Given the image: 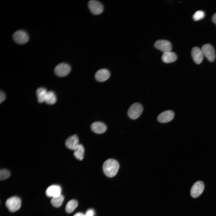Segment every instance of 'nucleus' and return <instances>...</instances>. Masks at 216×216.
Wrapping results in <instances>:
<instances>
[{
	"label": "nucleus",
	"instance_id": "20e7f679",
	"mask_svg": "<svg viewBox=\"0 0 216 216\" xmlns=\"http://www.w3.org/2000/svg\"><path fill=\"white\" fill-rule=\"evenodd\" d=\"M13 38L16 43L19 44H24L29 40V37L27 32L21 30L15 32L13 35Z\"/></svg>",
	"mask_w": 216,
	"mask_h": 216
},
{
	"label": "nucleus",
	"instance_id": "6ab92c4d",
	"mask_svg": "<svg viewBox=\"0 0 216 216\" xmlns=\"http://www.w3.org/2000/svg\"><path fill=\"white\" fill-rule=\"evenodd\" d=\"M57 98L54 92L51 91L47 92L46 96L45 102L49 105H52L56 102Z\"/></svg>",
	"mask_w": 216,
	"mask_h": 216
},
{
	"label": "nucleus",
	"instance_id": "393cba45",
	"mask_svg": "<svg viewBox=\"0 0 216 216\" xmlns=\"http://www.w3.org/2000/svg\"><path fill=\"white\" fill-rule=\"evenodd\" d=\"M5 95L4 93L2 91L0 92V103L1 104L5 99Z\"/></svg>",
	"mask_w": 216,
	"mask_h": 216
},
{
	"label": "nucleus",
	"instance_id": "1a4fd4ad",
	"mask_svg": "<svg viewBox=\"0 0 216 216\" xmlns=\"http://www.w3.org/2000/svg\"><path fill=\"white\" fill-rule=\"evenodd\" d=\"M204 185L203 182L198 181L195 183L192 186L190 191L191 196L196 198L200 196L202 193Z\"/></svg>",
	"mask_w": 216,
	"mask_h": 216
},
{
	"label": "nucleus",
	"instance_id": "b1692460",
	"mask_svg": "<svg viewBox=\"0 0 216 216\" xmlns=\"http://www.w3.org/2000/svg\"><path fill=\"white\" fill-rule=\"evenodd\" d=\"M94 212L93 209H90L88 210L85 214L86 216H94Z\"/></svg>",
	"mask_w": 216,
	"mask_h": 216
},
{
	"label": "nucleus",
	"instance_id": "a878e982",
	"mask_svg": "<svg viewBox=\"0 0 216 216\" xmlns=\"http://www.w3.org/2000/svg\"><path fill=\"white\" fill-rule=\"evenodd\" d=\"M212 22L216 24V13L213 14L212 17Z\"/></svg>",
	"mask_w": 216,
	"mask_h": 216
},
{
	"label": "nucleus",
	"instance_id": "9d476101",
	"mask_svg": "<svg viewBox=\"0 0 216 216\" xmlns=\"http://www.w3.org/2000/svg\"><path fill=\"white\" fill-rule=\"evenodd\" d=\"M174 116V114L172 111L167 110L159 114L157 117V119L160 123H167L171 121L173 119Z\"/></svg>",
	"mask_w": 216,
	"mask_h": 216
},
{
	"label": "nucleus",
	"instance_id": "2eb2a0df",
	"mask_svg": "<svg viewBox=\"0 0 216 216\" xmlns=\"http://www.w3.org/2000/svg\"><path fill=\"white\" fill-rule=\"evenodd\" d=\"M91 128L92 130L95 133L101 134L106 131L107 127L103 123L96 122L92 124L91 126Z\"/></svg>",
	"mask_w": 216,
	"mask_h": 216
},
{
	"label": "nucleus",
	"instance_id": "7ed1b4c3",
	"mask_svg": "<svg viewBox=\"0 0 216 216\" xmlns=\"http://www.w3.org/2000/svg\"><path fill=\"white\" fill-rule=\"evenodd\" d=\"M21 203V200L20 198L14 196L7 200L5 205L9 211L12 212H14L20 208Z\"/></svg>",
	"mask_w": 216,
	"mask_h": 216
},
{
	"label": "nucleus",
	"instance_id": "5701e85b",
	"mask_svg": "<svg viewBox=\"0 0 216 216\" xmlns=\"http://www.w3.org/2000/svg\"><path fill=\"white\" fill-rule=\"evenodd\" d=\"M205 16L204 12L202 10L196 11L193 15V19L195 21H197L203 19Z\"/></svg>",
	"mask_w": 216,
	"mask_h": 216
},
{
	"label": "nucleus",
	"instance_id": "4468645a",
	"mask_svg": "<svg viewBox=\"0 0 216 216\" xmlns=\"http://www.w3.org/2000/svg\"><path fill=\"white\" fill-rule=\"evenodd\" d=\"M79 144L78 137L76 134L69 136L65 142L66 146L71 150H74Z\"/></svg>",
	"mask_w": 216,
	"mask_h": 216
},
{
	"label": "nucleus",
	"instance_id": "423d86ee",
	"mask_svg": "<svg viewBox=\"0 0 216 216\" xmlns=\"http://www.w3.org/2000/svg\"><path fill=\"white\" fill-rule=\"evenodd\" d=\"M203 55L210 62L214 61L215 58L214 50L213 46L209 44L203 45L201 49Z\"/></svg>",
	"mask_w": 216,
	"mask_h": 216
},
{
	"label": "nucleus",
	"instance_id": "bb28decb",
	"mask_svg": "<svg viewBox=\"0 0 216 216\" xmlns=\"http://www.w3.org/2000/svg\"><path fill=\"white\" fill-rule=\"evenodd\" d=\"M73 216H86V215L82 213L78 212L75 214Z\"/></svg>",
	"mask_w": 216,
	"mask_h": 216
},
{
	"label": "nucleus",
	"instance_id": "ddd939ff",
	"mask_svg": "<svg viewBox=\"0 0 216 216\" xmlns=\"http://www.w3.org/2000/svg\"><path fill=\"white\" fill-rule=\"evenodd\" d=\"M191 53L193 60L196 63L199 64L202 62L203 55L201 49L197 47H194L192 50Z\"/></svg>",
	"mask_w": 216,
	"mask_h": 216
},
{
	"label": "nucleus",
	"instance_id": "4be33fe9",
	"mask_svg": "<svg viewBox=\"0 0 216 216\" xmlns=\"http://www.w3.org/2000/svg\"><path fill=\"white\" fill-rule=\"evenodd\" d=\"M10 172L6 169H3L0 171V179L1 180H3L7 179L10 176Z\"/></svg>",
	"mask_w": 216,
	"mask_h": 216
},
{
	"label": "nucleus",
	"instance_id": "f3484780",
	"mask_svg": "<svg viewBox=\"0 0 216 216\" xmlns=\"http://www.w3.org/2000/svg\"><path fill=\"white\" fill-rule=\"evenodd\" d=\"M74 150V155L75 157L79 160H82L83 158L84 153V148L83 146L79 144Z\"/></svg>",
	"mask_w": 216,
	"mask_h": 216
},
{
	"label": "nucleus",
	"instance_id": "9b49d317",
	"mask_svg": "<svg viewBox=\"0 0 216 216\" xmlns=\"http://www.w3.org/2000/svg\"><path fill=\"white\" fill-rule=\"evenodd\" d=\"M110 73L108 70L103 68L98 70L95 74L96 80L99 82H103L107 80L110 77Z\"/></svg>",
	"mask_w": 216,
	"mask_h": 216
},
{
	"label": "nucleus",
	"instance_id": "f8f14e48",
	"mask_svg": "<svg viewBox=\"0 0 216 216\" xmlns=\"http://www.w3.org/2000/svg\"><path fill=\"white\" fill-rule=\"evenodd\" d=\"M62 189L57 185H52L49 187L46 191V195L49 197H53L61 194Z\"/></svg>",
	"mask_w": 216,
	"mask_h": 216
},
{
	"label": "nucleus",
	"instance_id": "a211bd4d",
	"mask_svg": "<svg viewBox=\"0 0 216 216\" xmlns=\"http://www.w3.org/2000/svg\"><path fill=\"white\" fill-rule=\"evenodd\" d=\"M47 92L46 89L44 87L39 88L36 90V94L39 103H42L45 102Z\"/></svg>",
	"mask_w": 216,
	"mask_h": 216
},
{
	"label": "nucleus",
	"instance_id": "dca6fc26",
	"mask_svg": "<svg viewBox=\"0 0 216 216\" xmlns=\"http://www.w3.org/2000/svg\"><path fill=\"white\" fill-rule=\"evenodd\" d=\"M177 58L176 54L171 51L164 53L161 57L162 61L166 63L173 62L176 61Z\"/></svg>",
	"mask_w": 216,
	"mask_h": 216
},
{
	"label": "nucleus",
	"instance_id": "0eeeda50",
	"mask_svg": "<svg viewBox=\"0 0 216 216\" xmlns=\"http://www.w3.org/2000/svg\"><path fill=\"white\" fill-rule=\"evenodd\" d=\"M88 5L90 10L94 15L100 14L103 11V6L99 1L94 0H90L88 2Z\"/></svg>",
	"mask_w": 216,
	"mask_h": 216
},
{
	"label": "nucleus",
	"instance_id": "39448f33",
	"mask_svg": "<svg viewBox=\"0 0 216 216\" xmlns=\"http://www.w3.org/2000/svg\"><path fill=\"white\" fill-rule=\"evenodd\" d=\"M71 70V67L69 64L65 63H61L56 66L54 71L57 76L64 77L67 75Z\"/></svg>",
	"mask_w": 216,
	"mask_h": 216
},
{
	"label": "nucleus",
	"instance_id": "f257e3e1",
	"mask_svg": "<svg viewBox=\"0 0 216 216\" xmlns=\"http://www.w3.org/2000/svg\"><path fill=\"white\" fill-rule=\"evenodd\" d=\"M119 165L117 161L112 159H109L105 161L103 165V170L104 174L109 177L115 176L118 172Z\"/></svg>",
	"mask_w": 216,
	"mask_h": 216
},
{
	"label": "nucleus",
	"instance_id": "f03ea898",
	"mask_svg": "<svg viewBox=\"0 0 216 216\" xmlns=\"http://www.w3.org/2000/svg\"><path fill=\"white\" fill-rule=\"evenodd\" d=\"M143 110V108L141 104L134 103L130 107L128 111V115L131 119H135L140 116Z\"/></svg>",
	"mask_w": 216,
	"mask_h": 216
},
{
	"label": "nucleus",
	"instance_id": "aec40b11",
	"mask_svg": "<svg viewBox=\"0 0 216 216\" xmlns=\"http://www.w3.org/2000/svg\"><path fill=\"white\" fill-rule=\"evenodd\" d=\"M64 199L63 196L61 194L59 196L52 197L51 200V203L54 207L58 208L62 205Z\"/></svg>",
	"mask_w": 216,
	"mask_h": 216
},
{
	"label": "nucleus",
	"instance_id": "412c9836",
	"mask_svg": "<svg viewBox=\"0 0 216 216\" xmlns=\"http://www.w3.org/2000/svg\"><path fill=\"white\" fill-rule=\"evenodd\" d=\"M77 206V201L74 200H71L67 204L65 208V211L68 213H71L76 208Z\"/></svg>",
	"mask_w": 216,
	"mask_h": 216
},
{
	"label": "nucleus",
	"instance_id": "6e6552de",
	"mask_svg": "<svg viewBox=\"0 0 216 216\" xmlns=\"http://www.w3.org/2000/svg\"><path fill=\"white\" fill-rule=\"evenodd\" d=\"M154 46L163 53L170 51L172 49L171 43L169 41L164 40L156 41L154 43Z\"/></svg>",
	"mask_w": 216,
	"mask_h": 216
}]
</instances>
